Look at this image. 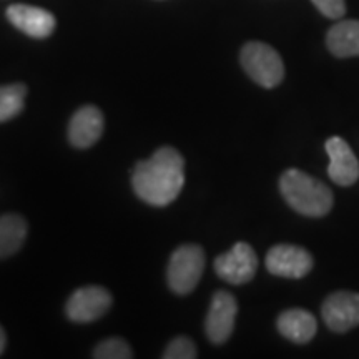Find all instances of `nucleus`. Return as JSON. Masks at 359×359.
<instances>
[{"label": "nucleus", "instance_id": "nucleus-1", "mask_svg": "<svg viewBox=\"0 0 359 359\" xmlns=\"http://www.w3.org/2000/svg\"><path fill=\"white\" fill-rule=\"evenodd\" d=\"M185 183V161L172 147H161L135 167L132 185L138 198L154 206H167Z\"/></svg>", "mask_w": 359, "mask_h": 359}, {"label": "nucleus", "instance_id": "nucleus-2", "mask_svg": "<svg viewBox=\"0 0 359 359\" xmlns=\"http://www.w3.org/2000/svg\"><path fill=\"white\" fill-rule=\"evenodd\" d=\"M280 190L286 203L303 217L320 218L333 208L334 198L330 187L302 170H286L280 178Z\"/></svg>", "mask_w": 359, "mask_h": 359}, {"label": "nucleus", "instance_id": "nucleus-3", "mask_svg": "<svg viewBox=\"0 0 359 359\" xmlns=\"http://www.w3.org/2000/svg\"><path fill=\"white\" fill-rule=\"evenodd\" d=\"M240 62L248 77L264 88H275L285 79V64L280 53L268 43H245L240 53Z\"/></svg>", "mask_w": 359, "mask_h": 359}, {"label": "nucleus", "instance_id": "nucleus-4", "mask_svg": "<svg viewBox=\"0 0 359 359\" xmlns=\"http://www.w3.org/2000/svg\"><path fill=\"white\" fill-rule=\"evenodd\" d=\"M205 269V253L198 245H183L173 251L168 263V286L173 293L188 294L198 285Z\"/></svg>", "mask_w": 359, "mask_h": 359}, {"label": "nucleus", "instance_id": "nucleus-5", "mask_svg": "<svg viewBox=\"0 0 359 359\" xmlns=\"http://www.w3.org/2000/svg\"><path fill=\"white\" fill-rule=\"evenodd\" d=\"M258 257L248 243H236L230 251L215 259L217 275L230 285L240 286L257 275Z\"/></svg>", "mask_w": 359, "mask_h": 359}, {"label": "nucleus", "instance_id": "nucleus-6", "mask_svg": "<svg viewBox=\"0 0 359 359\" xmlns=\"http://www.w3.org/2000/svg\"><path fill=\"white\" fill-rule=\"evenodd\" d=\"M238 303L228 291H217L212 298L205 320V333L213 344H223L230 339L235 327Z\"/></svg>", "mask_w": 359, "mask_h": 359}, {"label": "nucleus", "instance_id": "nucleus-7", "mask_svg": "<svg viewBox=\"0 0 359 359\" xmlns=\"http://www.w3.org/2000/svg\"><path fill=\"white\" fill-rule=\"evenodd\" d=\"M313 257L309 251L296 245H276L268 251L266 268L271 275L299 280L313 269Z\"/></svg>", "mask_w": 359, "mask_h": 359}, {"label": "nucleus", "instance_id": "nucleus-8", "mask_svg": "<svg viewBox=\"0 0 359 359\" xmlns=\"http://www.w3.org/2000/svg\"><path fill=\"white\" fill-rule=\"evenodd\" d=\"M325 325L334 333H346L359 326V294L353 291H336L321 306Z\"/></svg>", "mask_w": 359, "mask_h": 359}, {"label": "nucleus", "instance_id": "nucleus-9", "mask_svg": "<svg viewBox=\"0 0 359 359\" xmlns=\"http://www.w3.org/2000/svg\"><path fill=\"white\" fill-rule=\"evenodd\" d=\"M111 306V294L100 286H85L75 291L67 302V316L75 323H92L102 318Z\"/></svg>", "mask_w": 359, "mask_h": 359}, {"label": "nucleus", "instance_id": "nucleus-10", "mask_svg": "<svg viewBox=\"0 0 359 359\" xmlns=\"http://www.w3.org/2000/svg\"><path fill=\"white\" fill-rule=\"evenodd\" d=\"M325 148L330 156L327 177L339 187L354 185L359 178V163L351 147L341 137H331L326 140Z\"/></svg>", "mask_w": 359, "mask_h": 359}, {"label": "nucleus", "instance_id": "nucleus-11", "mask_svg": "<svg viewBox=\"0 0 359 359\" xmlns=\"http://www.w3.org/2000/svg\"><path fill=\"white\" fill-rule=\"evenodd\" d=\"M7 19L15 29L34 39L50 37L57 25L53 13L27 4H13L8 7Z\"/></svg>", "mask_w": 359, "mask_h": 359}, {"label": "nucleus", "instance_id": "nucleus-12", "mask_svg": "<svg viewBox=\"0 0 359 359\" xmlns=\"http://www.w3.org/2000/svg\"><path fill=\"white\" fill-rule=\"evenodd\" d=\"M103 133V115L93 105H85L75 111L69 123V140L77 148H88Z\"/></svg>", "mask_w": 359, "mask_h": 359}, {"label": "nucleus", "instance_id": "nucleus-13", "mask_svg": "<svg viewBox=\"0 0 359 359\" xmlns=\"http://www.w3.org/2000/svg\"><path fill=\"white\" fill-rule=\"evenodd\" d=\"M276 326L281 336H285L286 339L293 341L296 344L309 343L318 331L316 318L302 308L283 311L278 318Z\"/></svg>", "mask_w": 359, "mask_h": 359}, {"label": "nucleus", "instance_id": "nucleus-14", "mask_svg": "<svg viewBox=\"0 0 359 359\" xmlns=\"http://www.w3.org/2000/svg\"><path fill=\"white\" fill-rule=\"evenodd\" d=\"M327 50L338 58L359 57V20H341L326 35Z\"/></svg>", "mask_w": 359, "mask_h": 359}, {"label": "nucleus", "instance_id": "nucleus-15", "mask_svg": "<svg viewBox=\"0 0 359 359\" xmlns=\"http://www.w3.org/2000/svg\"><path fill=\"white\" fill-rule=\"evenodd\" d=\"M27 236V223L20 215L0 217V258L12 257L24 245Z\"/></svg>", "mask_w": 359, "mask_h": 359}, {"label": "nucleus", "instance_id": "nucleus-16", "mask_svg": "<svg viewBox=\"0 0 359 359\" xmlns=\"http://www.w3.org/2000/svg\"><path fill=\"white\" fill-rule=\"evenodd\" d=\"M27 88L24 83L2 85L0 87V123L13 118L24 110Z\"/></svg>", "mask_w": 359, "mask_h": 359}, {"label": "nucleus", "instance_id": "nucleus-17", "mask_svg": "<svg viewBox=\"0 0 359 359\" xmlns=\"http://www.w3.org/2000/svg\"><path fill=\"white\" fill-rule=\"evenodd\" d=\"M93 358L97 359H130L133 358L132 348L120 338H109L102 341L93 351Z\"/></svg>", "mask_w": 359, "mask_h": 359}, {"label": "nucleus", "instance_id": "nucleus-18", "mask_svg": "<svg viewBox=\"0 0 359 359\" xmlns=\"http://www.w3.org/2000/svg\"><path fill=\"white\" fill-rule=\"evenodd\" d=\"M196 356H198V353H196L195 344L187 336L175 338L163 353L165 359H193Z\"/></svg>", "mask_w": 359, "mask_h": 359}, {"label": "nucleus", "instance_id": "nucleus-19", "mask_svg": "<svg viewBox=\"0 0 359 359\" xmlns=\"http://www.w3.org/2000/svg\"><path fill=\"white\" fill-rule=\"evenodd\" d=\"M311 2L327 19L338 20L346 13V2L344 0H311Z\"/></svg>", "mask_w": 359, "mask_h": 359}, {"label": "nucleus", "instance_id": "nucleus-20", "mask_svg": "<svg viewBox=\"0 0 359 359\" xmlns=\"http://www.w3.org/2000/svg\"><path fill=\"white\" fill-rule=\"evenodd\" d=\"M6 343H7L6 333H4L2 326H0V354H2V353H4V349H6Z\"/></svg>", "mask_w": 359, "mask_h": 359}]
</instances>
